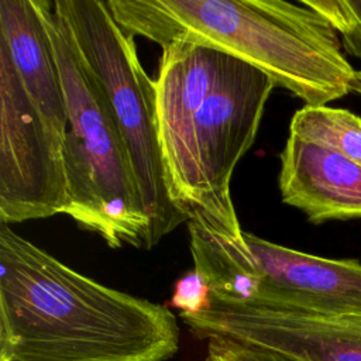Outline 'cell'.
<instances>
[{
    "label": "cell",
    "mask_w": 361,
    "mask_h": 361,
    "mask_svg": "<svg viewBox=\"0 0 361 361\" xmlns=\"http://www.w3.org/2000/svg\"><path fill=\"white\" fill-rule=\"evenodd\" d=\"M164 305L109 288L0 224V361H166Z\"/></svg>",
    "instance_id": "cell-1"
},
{
    "label": "cell",
    "mask_w": 361,
    "mask_h": 361,
    "mask_svg": "<svg viewBox=\"0 0 361 361\" xmlns=\"http://www.w3.org/2000/svg\"><path fill=\"white\" fill-rule=\"evenodd\" d=\"M275 87L262 71L217 49H162L154 79L158 142L171 200L188 221L243 235L230 183Z\"/></svg>",
    "instance_id": "cell-2"
},
{
    "label": "cell",
    "mask_w": 361,
    "mask_h": 361,
    "mask_svg": "<svg viewBox=\"0 0 361 361\" xmlns=\"http://www.w3.org/2000/svg\"><path fill=\"white\" fill-rule=\"evenodd\" d=\"M107 6L128 35L161 49H217L262 71L305 106H326L358 92L361 83L336 31L303 0H107Z\"/></svg>",
    "instance_id": "cell-3"
},
{
    "label": "cell",
    "mask_w": 361,
    "mask_h": 361,
    "mask_svg": "<svg viewBox=\"0 0 361 361\" xmlns=\"http://www.w3.org/2000/svg\"><path fill=\"white\" fill-rule=\"evenodd\" d=\"M59 69L68 127L63 214L99 234L109 247H145L148 217L137 179L109 106L76 52L52 1L37 0Z\"/></svg>",
    "instance_id": "cell-4"
},
{
    "label": "cell",
    "mask_w": 361,
    "mask_h": 361,
    "mask_svg": "<svg viewBox=\"0 0 361 361\" xmlns=\"http://www.w3.org/2000/svg\"><path fill=\"white\" fill-rule=\"evenodd\" d=\"M193 268L212 300L322 314L361 313V262L296 251L250 231L240 238L188 221Z\"/></svg>",
    "instance_id": "cell-5"
},
{
    "label": "cell",
    "mask_w": 361,
    "mask_h": 361,
    "mask_svg": "<svg viewBox=\"0 0 361 361\" xmlns=\"http://www.w3.org/2000/svg\"><path fill=\"white\" fill-rule=\"evenodd\" d=\"M52 4L121 135L148 217L144 248H152L180 223H188V217L172 203L165 180L154 80L140 62L134 37L118 25L107 1L55 0Z\"/></svg>",
    "instance_id": "cell-6"
},
{
    "label": "cell",
    "mask_w": 361,
    "mask_h": 361,
    "mask_svg": "<svg viewBox=\"0 0 361 361\" xmlns=\"http://www.w3.org/2000/svg\"><path fill=\"white\" fill-rule=\"evenodd\" d=\"M66 102L32 96L0 45V224L63 214Z\"/></svg>",
    "instance_id": "cell-7"
},
{
    "label": "cell",
    "mask_w": 361,
    "mask_h": 361,
    "mask_svg": "<svg viewBox=\"0 0 361 361\" xmlns=\"http://www.w3.org/2000/svg\"><path fill=\"white\" fill-rule=\"evenodd\" d=\"M179 316L207 341L230 340L296 361H361V313L322 314L212 300L202 313Z\"/></svg>",
    "instance_id": "cell-8"
},
{
    "label": "cell",
    "mask_w": 361,
    "mask_h": 361,
    "mask_svg": "<svg viewBox=\"0 0 361 361\" xmlns=\"http://www.w3.org/2000/svg\"><path fill=\"white\" fill-rule=\"evenodd\" d=\"M279 158L283 203L313 224L361 219V165L290 133Z\"/></svg>",
    "instance_id": "cell-9"
},
{
    "label": "cell",
    "mask_w": 361,
    "mask_h": 361,
    "mask_svg": "<svg viewBox=\"0 0 361 361\" xmlns=\"http://www.w3.org/2000/svg\"><path fill=\"white\" fill-rule=\"evenodd\" d=\"M289 133L361 165V117L350 110L303 106L292 116Z\"/></svg>",
    "instance_id": "cell-10"
},
{
    "label": "cell",
    "mask_w": 361,
    "mask_h": 361,
    "mask_svg": "<svg viewBox=\"0 0 361 361\" xmlns=\"http://www.w3.org/2000/svg\"><path fill=\"white\" fill-rule=\"evenodd\" d=\"M317 11L336 31L341 48L353 58L361 59V1L303 0Z\"/></svg>",
    "instance_id": "cell-11"
},
{
    "label": "cell",
    "mask_w": 361,
    "mask_h": 361,
    "mask_svg": "<svg viewBox=\"0 0 361 361\" xmlns=\"http://www.w3.org/2000/svg\"><path fill=\"white\" fill-rule=\"evenodd\" d=\"M210 305L209 283L195 268L175 282L169 306L178 309L179 314H197L207 310Z\"/></svg>",
    "instance_id": "cell-12"
},
{
    "label": "cell",
    "mask_w": 361,
    "mask_h": 361,
    "mask_svg": "<svg viewBox=\"0 0 361 361\" xmlns=\"http://www.w3.org/2000/svg\"><path fill=\"white\" fill-rule=\"evenodd\" d=\"M204 361H296L285 355L238 344L230 340H209L207 355Z\"/></svg>",
    "instance_id": "cell-13"
},
{
    "label": "cell",
    "mask_w": 361,
    "mask_h": 361,
    "mask_svg": "<svg viewBox=\"0 0 361 361\" xmlns=\"http://www.w3.org/2000/svg\"><path fill=\"white\" fill-rule=\"evenodd\" d=\"M357 93H361V83H360V87H358V92Z\"/></svg>",
    "instance_id": "cell-14"
}]
</instances>
